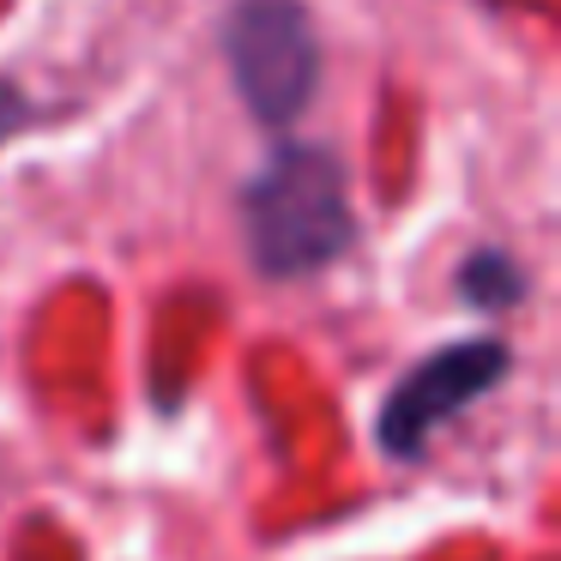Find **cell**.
<instances>
[{"label": "cell", "instance_id": "4", "mask_svg": "<svg viewBox=\"0 0 561 561\" xmlns=\"http://www.w3.org/2000/svg\"><path fill=\"white\" fill-rule=\"evenodd\" d=\"M459 284L477 296V302H507V296H519V272H513L507 260H495V254L471 260V266L459 272Z\"/></svg>", "mask_w": 561, "mask_h": 561}, {"label": "cell", "instance_id": "3", "mask_svg": "<svg viewBox=\"0 0 561 561\" xmlns=\"http://www.w3.org/2000/svg\"><path fill=\"white\" fill-rule=\"evenodd\" d=\"M501 368H507V351H501V344H447V351H435L423 368H411V375L399 380V392L387 399V411H380V440H387V453H416L453 411L483 399Z\"/></svg>", "mask_w": 561, "mask_h": 561}, {"label": "cell", "instance_id": "1", "mask_svg": "<svg viewBox=\"0 0 561 561\" xmlns=\"http://www.w3.org/2000/svg\"><path fill=\"white\" fill-rule=\"evenodd\" d=\"M248 242H254L260 272L272 278H302L351 242V199H344V170L332 151L284 146L272 163L248 182Z\"/></svg>", "mask_w": 561, "mask_h": 561}, {"label": "cell", "instance_id": "5", "mask_svg": "<svg viewBox=\"0 0 561 561\" xmlns=\"http://www.w3.org/2000/svg\"><path fill=\"white\" fill-rule=\"evenodd\" d=\"M25 122V110H19V98H13V85H0V139L13 134V127Z\"/></svg>", "mask_w": 561, "mask_h": 561}, {"label": "cell", "instance_id": "2", "mask_svg": "<svg viewBox=\"0 0 561 561\" xmlns=\"http://www.w3.org/2000/svg\"><path fill=\"white\" fill-rule=\"evenodd\" d=\"M230 73L260 122L302 115L314 73H320V49H314V31H308L302 7H290V0H248V7H236Z\"/></svg>", "mask_w": 561, "mask_h": 561}]
</instances>
